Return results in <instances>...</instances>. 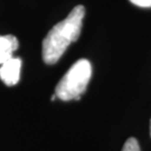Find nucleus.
<instances>
[{"instance_id": "nucleus-1", "label": "nucleus", "mask_w": 151, "mask_h": 151, "mask_svg": "<svg viewBox=\"0 0 151 151\" xmlns=\"http://www.w3.org/2000/svg\"><path fill=\"white\" fill-rule=\"evenodd\" d=\"M85 16L84 6L78 5L64 20L56 24L43 40V60L52 65L58 62L72 43L77 40Z\"/></svg>"}, {"instance_id": "nucleus-3", "label": "nucleus", "mask_w": 151, "mask_h": 151, "mask_svg": "<svg viewBox=\"0 0 151 151\" xmlns=\"http://www.w3.org/2000/svg\"><path fill=\"white\" fill-rule=\"evenodd\" d=\"M22 60L18 57H12L0 66V80L7 86L16 85L20 78Z\"/></svg>"}, {"instance_id": "nucleus-7", "label": "nucleus", "mask_w": 151, "mask_h": 151, "mask_svg": "<svg viewBox=\"0 0 151 151\" xmlns=\"http://www.w3.org/2000/svg\"><path fill=\"white\" fill-rule=\"evenodd\" d=\"M150 135H151V121H150Z\"/></svg>"}, {"instance_id": "nucleus-2", "label": "nucleus", "mask_w": 151, "mask_h": 151, "mask_svg": "<svg viewBox=\"0 0 151 151\" xmlns=\"http://www.w3.org/2000/svg\"><path fill=\"white\" fill-rule=\"evenodd\" d=\"M91 76V63L87 60H77L56 85L55 94L57 99L62 101L78 100L86 90Z\"/></svg>"}, {"instance_id": "nucleus-5", "label": "nucleus", "mask_w": 151, "mask_h": 151, "mask_svg": "<svg viewBox=\"0 0 151 151\" xmlns=\"http://www.w3.org/2000/svg\"><path fill=\"white\" fill-rule=\"evenodd\" d=\"M122 151H141L138 140L135 138H129L125 141Z\"/></svg>"}, {"instance_id": "nucleus-4", "label": "nucleus", "mask_w": 151, "mask_h": 151, "mask_svg": "<svg viewBox=\"0 0 151 151\" xmlns=\"http://www.w3.org/2000/svg\"><path fill=\"white\" fill-rule=\"evenodd\" d=\"M19 47V43L14 35L0 36V65L14 57V52Z\"/></svg>"}, {"instance_id": "nucleus-6", "label": "nucleus", "mask_w": 151, "mask_h": 151, "mask_svg": "<svg viewBox=\"0 0 151 151\" xmlns=\"http://www.w3.org/2000/svg\"><path fill=\"white\" fill-rule=\"evenodd\" d=\"M130 2L141 8H151V0H130Z\"/></svg>"}]
</instances>
